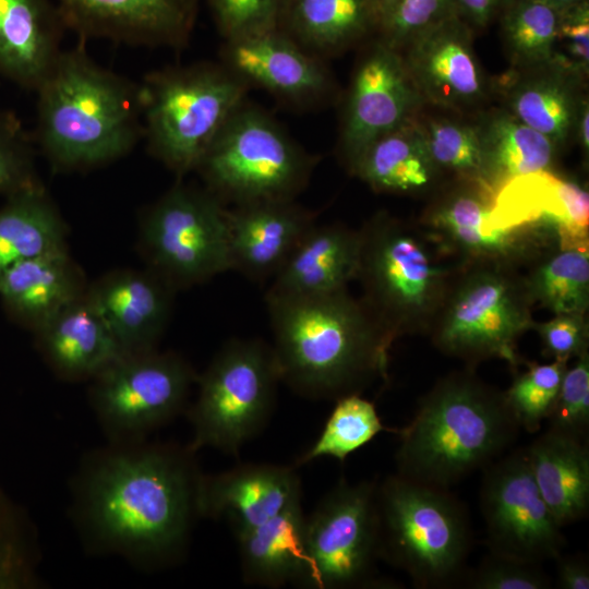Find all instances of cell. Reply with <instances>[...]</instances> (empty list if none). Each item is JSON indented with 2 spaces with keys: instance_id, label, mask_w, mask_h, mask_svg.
Returning <instances> with one entry per match:
<instances>
[{
  "instance_id": "cell-1",
  "label": "cell",
  "mask_w": 589,
  "mask_h": 589,
  "mask_svg": "<svg viewBox=\"0 0 589 589\" xmlns=\"http://www.w3.org/2000/svg\"><path fill=\"white\" fill-rule=\"evenodd\" d=\"M190 447L116 444L94 456L79 484L85 532L101 550L164 564L184 550L199 517L201 477Z\"/></svg>"
},
{
  "instance_id": "cell-2",
  "label": "cell",
  "mask_w": 589,
  "mask_h": 589,
  "mask_svg": "<svg viewBox=\"0 0 589 589\" xmlns=\"http://www.w3.org/2000/svg\"><path fill=\"white\" fill-rule=\"evenodd\" d=\"M265 302L280 382L296 394L336 400L387 377L394 338L347 289Z\"/></svg>"
},
{
  "instance_id": "cell-3",
  "label": "cell",
  "mask_w": 589,
  "mask_h": 589,
  "mask_svg": "<svg viewBox=\"0 0 589 589\" xmlns=\"http://www.w3.org/2000/svg\"><path fill=\"white\" fill-rule=\"evenodd\" d=\"M35 94L32 135L55 169L109 164L143 136L140 85L95 62L85 41L62 49Z\"/></svg>"
},
{
  "instance_id": "cell-4",
  "label": "cell",
  "mask_w": 589,
  "mask_h": 589,
  "mask_svg": "<svg viewBox=\"0 0 589 589\" xmlns=\"http://www.w3.org/2000/svg\"><path fill=\"white\" fill-rule=\"evenodd\" d=\"M519 429L504 393L470 371L452 373L435 383L397 431L396 472L450 488L498 459Z\"/></svg>"
},
{
  "instance_id": "cell-5",
  "label": "cell",
  "mask_w": 589,
  "mask_h": 589,
  "mask_svg": "<svg viewBox=\"0 0 589 589\" xmlns=\"http://www.w3.org/2000/svg\"><path fill=\"white\" fill-rule=\"evenodd\" d=\"M380 556L417 588L461 584L472 544L471 521L449 488L399 473L377 482Z\"/></svg>"
},
{
  "instance_id": "cell-6",
  "label": "cell",
  "mask_w": 589,
  "mask_h": 589,
  "mask_svg": "<svg viewBox=\"0 0 589 589\" xmlns=\"http://www.w3.org/2000/svg\"><path fill=\"white\" fill-rule=\"evenodd\" d=\"M139 85L148 151L178 179L195 171L250 88L209 61L153 71Z\"/></svg>"
},
{
  "instance_id": "cell-7",
  "label": "cell",
  "mask_w": 589,
  "mask_h": 589,
  "mask_svg": "<svg viewBox=\"0 0 589 589\" xmlns=\"http://www.w3.org/2000/svg\"><path fill=\"white\" fill-rule=\"evenodd\" d=\"M316 159L265 110L245 100L229 118L195 171L225 204L296 200Z\"/></svg>"
},
{
  "instance_id": "cell-8",
  "label": "cell",
  "mask_w": 589,
  "mask_h": 589,
  "mask_svg": "<svg viewBox=\"0 0 589 589\" xmlns=\"http://www.w3.org/2000/svg\"><path fill=\"white\" fill-rule=\"evenodd\" d=\"M357 278L362 302L395 339L431 328L448 291V274L417 232L399 220L375 215L360 230Z\"/></svg>"
},
{
  "instance_id": "cell-9",
  "label": "cell",
  "mask_w": 589,
  "mask_h": 589,
  "mask_svg": "<svg viewBox=\"0 0 589 589\" xmlns=\"http://www.w3.org/2000/svg\"><path fill=\"white\" fill-rule=\"evenodd\" d=\"M280 376L272 346L261 339H231L197 376L189 409L192 452L213 447L237 456L273 413Z\"/></svg>"
},
{
  "instance_id": "cell-10",
  "label": "cell",
  "mask_w": 589,
  "mask_h": 589,
  "mask_svg": "<svg viewBox=\"0 0 589 589\" xmlns=\"http://www.w3.org/2000/svg\"><path fill=\"white\" fill-rule=\"evenodd\" d=\"M227 211L206 188L178 181L141 216L139 242L147 268L176 290L230 269Z\"/></svg>"
},
{
  "instance_id": "cell-11",
  "label": "cell",
  "mask_w": 589,
  "mask_h": 589,
  "mask_svg": "<svg viewBox=\"0 0 589 589\" xmlns=\"http://www.w3.org/2000/svg\"><path fill=\"white\" fill-rule=\"evenodd\" d=\"M525 284L494 262L469 271L448 289L432 324L433 341L467 362L498 358L516 366L517 339L533 321Z\"/></svg>"
},
{
  "instance_id": "cell-12",
  "label": "cell",
  "mask_w": 589,
  "mask_h": 589,
  "mask_svg": "<svg viewBox=\"0 0 589 589\" xmlns=\"http://www.w3.org/2000/svg\"><path fill=\"white\" fill-rule=\"evenodd\" d=\"M196 380L172 351L123 353L91 380L89 399L116 444L135 443L183 410Z\"/></svg>"
},
{
  "instance_id": "cell-13",
  "label": "cell",
  "mask_w": 589,
  "mask_h": 589,
  "mask_svg": "<svg viewBox=\"0 0 589 589\" xmlns=\"http://www.w3.org/2000/svg\"><path fill=\"white\" fill-rule=\"evenodd\" d=\"M377 482L341 479L305 517L308 573L318 589L374 587L380 556Z\"/></svg>"
},
{
  "instance_id": "cell-14",
  "label": "cell",
  "mask_w": 589,
  "mask_h": 589,
  "mask_svg": "<svg viewBox=\"0 0 589 589\" xmlns=\"http://www.w3.org/2000/svg\"><path fill=\"white\" fill-rule=\"evenodd\" d=\"M482 471L479 500L490 553L538 564L560 556L566 541L538 489L527 449L501 456Z\"/></svg>"
},
{
  "instance_id": "cell-15",
  "label": "cell",
  "mask_w": 589,
  "mask_h": 589,
  "mask_svg": "<svg viewBox=\"0 0 589 589\" xmlns=\"http://www.w3.org/2000/svg\"><path fill=\"white\" fill-rule=\"evenodd\" d=\"M421 96L398 50L378 40L353 75L339 135V155L352 172L366 148L412 119Z\"/></svg>"
},
{
  "instance_id": "cell-16",
  "label": "cell",
  "mask_w": 589,
  "mask_h": 589,
  "mask_svg": "<svg viewBox=\"0 0 589 589\" xmlns=\"http://www.w3.org/2000/svg\"><path fill=\"white\" fill-rule=\"evenodd\" d=\"M224 41L221 63L249 87L302 109L322 107L335 97L336 84L323 58L281 28Z\"/></svg>"
},
{
  "instance_id": "cell-17",
  "label": "cell",
  "mask_w": 589,
  "mask_h": 589,
  "mask_svg": "<svg viewBox=\"0 0 589 589\" xmlns=\"http://www.w3.org/2000/svg\"><path fill=\"white\" fill-rule=\"evenodd\" d=\"M202 0H56L67 29L81 41L106 39L147 48L181 49L193 33Z\"/></svg>"
},
{
  "instance_id": "cell-18",
  "label": "cell",
  "mask_w": 589,
  "mask_h": 589,
  "mask_svg": "<svg viewBox=\"0 0 589 589\" xmlns=\"http://www.w3.org/2000/svg\"><path fill=\"white\" fill-rule=\"evenodd\" d=\"M489 223L494 230L544 229L560 250L589 249L588 191L549 169L517 176L494 191Z\"/></svg>"
},
{
  "instance_id": "cell-19",
  "label": "cell",
  "mask_w": 589,
  "mask_h": 589,
  "mask_svg": "<svg viewBox=\"0 0 589 589\" xmlns=\"http://www.w3.org/2000/svg\"><path fill=\"white\" fill-rule=\"evenodd\" d=\"M472 31L450 13L405 46L404 60L422 99L462 108L482 98L485 81L472 47Z\"/></svg>"
},
{
  "instance_id": "cell-20",
  "label": "cell",
  "mask_w": 589,
  "mask_h": 589,
  "mask_svg": "<svg viewBox=\"0 0 589 589\" xmlns=\"http://www.w3.org/2000/svg\"><path fill=\"white\" fill-rule=\"evenodd\" d=\"M176 289L146 268L111 271L87 286L122 353L157 349L170 321Z\"/></svg>"
},
{
  "instance_id": "cell-21",
  "label": "cell",
  "mask_w": 589,
  "mask_h": 589,
  "mask_svg": "<svg viewBox=\"0 0 589 589\" xmlns=\"http://www.w3.org/2000/svg\"><path fill=\"white\" fill-rule=\"evenodd\" d=\"M227 217L230 269L254 281L273 279L316 224V215L296 200L233 205Z\"/></svg>"
},
{
  "instance_id": "cell-22",
  "label": "cell",
  "mask_w": 589,
  "mask_h": 589,
  "mask_svg": "<svg viewBox=\"0 0 589 589\" xmlns=\"http://www.w3.org/2000/svg\"><path fill=\"white\" fill-rule=\"evenodd\" d=\"M301 501L296 467L247 464L201 474L196 491L199 516L227 518L235 534L256 527Z\"/></svg>"
},
{
  "instance_id": "cell-23",
  "label": "cell",
  "mask_w": 589,
  "mask_h": 589,
  "mask_svg": "<svg viewBox=\"0 0 589 589\" xmlns=\"http://www.w3.org/2000/svg\"><path fill=\"white\" fill-rule=\"evenodd\" d=\"M67 29L53 0H0V81L35 93Z\"/></svg>"
},
{
  "instance_id": "cell-24",
  "label": "cell",
  "mask_w": 589,
  "mask_h": 589,
  "mask_svg": "<svg viewBox=\"0 0 589 589\" xmlns=\"http://www.w3.org/2000/svg\"><path fill=\"white\" fill-rule=\"evenodd\" d=\"M493 192L478 181L436 205L428 215V226L450 249L489 262L514 260L530 251L540 233L536 227L492 229L489 223Z\"/></svg>"
},
{
  "instance_id": "cell-25",
  "label": "cell",
  "mask_w": 589,
  "mask_h": 589,
  "mask_svg": "<svg viewBox=\"0 0 589 589\" xmlns=\"http://www.w3.org/2000/svg\"><path fill=\"white\" fill-rule=\"evenodd\" d=\"M33 334L48 366L67 381H91L123 354L86 292Z\"/></svg>"
},
{
  "instance_id": "cell-26",
  "label": "cell",
  "mask_w": 589,
  "mask_h": 589,
  "mask_svg": "<svg viewBox=\"0 0 589 589\" xmlns=\"http://www.w3.org/2000/svg\"><path fill=\"white\" fill-rule=\"evenodd\" d=\"M83 271L68 250L21 261L0 276V300L7 314L32 333L87 289Z\"/></svg>"
},
{
  "instance_id": "cell-27",
  "label": "cell",
  "mask_w": 589,
  "mask_h": 589,
  "mask_svg": "<svg viewBox=\"0 0 589 589\" xmlns=\"http://www.w3.org/2000/svg\"><path fill=\"white\" fill-rule=\"evenodd\" d=\"M360 249V231L316 223L274 276L266 293L309 297L347 289L357 278Z\"/></svg>"
},
{
  "instance_id": "cell-28",
  "label": "cell",
  "mask_w": 589,
  "mask_h": 589,
  "mask_svg": "<svg viewBox=\"0 0 589 589\" xmlns=\"http://www.w3.org/2000/svg\"><path fill=\"white\" fill-rule=\"evenodd\" d=\"M538 489L563 528L584 519L589 509V442L546 429L528 447Z\"/></svg>"
},
{
  "instance_id": "cell-29",
  "label": "cell",
  "mask_w": 589,
  "mask_h": 589,
  "mask_svg": "<svg viewBox=\"0 0 589 589\" xmlns=\"http://www.w3.org/2000/svg\"><path fill=\"white\" fill-rule=\"evenodd\" d=\"M301 501L251 529L236 533L245 582L279 587L304 582L308 555Z\"/></svg>"
},
{
  "instance_id": "cell-30",
  "label": "cell",
  "mask_w": 589,
  "mask_h": 589,
  "mask_svg": "<svg viewBox=\"0 0 589 589\" xmlns=\"http://www.w3.org/2000/svg\"><path fill=\"white\" fill-rule=\"evenodd\" d=\"M68 250L67 226L44 185L5 196L0 206V276L12 265Z\"/></svg>"
},
{
  "instance_id": "cell-31",
  "label": "cell",
  "mask_w": 589,
  "mask_h": 589,
  "mask_svg": "<svg viewBox=\"0 0 589 589\" xmlns=\"http://www.w3.org/2000/svg\"><path fill=\"white\" fill-rule=\"evenodd\" d=\"M280 28L323 58L375 31L369 0H289Z\"/></svg>"
},
{
  "instance_id": "cell-32",
  "label": "cell",
  "mask_w": 589,
  "mask_h": 589,
  "mask_svg": "<svg viewBox=\"0 0 589 589\" xmlns=\"http://www.w3.org/2000/svg\"><path fill=\"white\" fill-rule=\"evenodd\" d=\"M526 71L508 81L509 112L554 144L563 142L575 127L580 105L574 93L577 81L550 65Z\"/></svg>"
},
{
  "instance_id": "cell-33",
  "label": "cell",
  "mask_w": 589,
  "mask_h": 589,
  "mask_svg": "<svg viewBox=\"0 0 589 589\" xmlns=\"http://www.w3.org/2000/svg\"><path fill=\"white\" fill-rule=\"evenodd\" d=\"M435 169L411 119L375 140L352 172L374 190L408 192L426 187Z\"/></svg>"
},
{
  "instance_id": "cell-34",
  "label": "cell",
  "mask_w": 589,
  "mask_h": 589,
  "mask_svg": "<svg viewBox=\"0 0 589 589\" xmlns=\"http://www.w3.org/2000/svg\"><path fill=\"white\" fill-rule=\"evenodd\" d=\"M484 148L483 183L492 192L510 178L549 169L554 143L510 112L480 129Z\"/></svg>"
},
{
  "instance_id": "cell-35",
  "label": "cell",
  "mask_w": 589,
  "mask_h": 589,
  "mask_svg": "<svg viewBox=\"0 0 589 589\" xmlns=\"http://www.w3.org/2000/svg\"><path fill=\"white\" fill-rule=\"evenodd\" d=\"M561 9L542 0H509L498 16L513 63L524 70L549 65Z\"/></svg>"
},
{
  "instance_id": "cell-36",
  "label": "cell",
  "mask_w": 589,
  "mask_h": 589,
  "mask_svg": "<svg viewBox=\"0 0 589 589\" xmlns=\"http://www.w3.org/2000/svg\"><path fill=\"white\" fill-rule=\"evenodd\" d=\"M524 284L530 301L554 314H585L589 304V249L560 250Z\"/></svg>"
},
{
  "instance_id": "cell-37",
  "label": "cell",
  "mask_w": 589,
  "mask_h": 589,
  "mask_svg": "<svg viewBox=\"0 0 589 589\" xmlns=\"http://www.w3.org/2000/svg\"><path fill=\"white\" fill-rule=\"evenodd\" d=\"M320 436L314 444L296 461L294 467L303 466L314 459L332 457L344 461L350 454L368 444L378 433L398 430L386 428L377 414L373 402L350 394L335 400Z\"/></svg>"
},
{
  "instance_id": "cell-38",
  "label": "cell",
  "mask_w": 589,
  "mask_h": 589,
  "mask_svg": "<svg viewBox=\"0 0 589 589\" xmlns=\"http://www.w3.org/2000/svg\"><path fill=\"white\" fill-rule=\"evenodd\" d=\"M34 531L22 508L0 489V589L37 585Z\"/></svg>"
},
{
  "instance_id": "cell-39",
  "label": "cell",
  "mask_w": 589,
  "mask_h": 589,
  "mask_svg": "<svg viewBox=\"0 0 589 589\" xmlns=\"http://www.w3.org/2000/svg\"><path fill=\"white\" fill-rule=\"evenodd\" d=\"M417 128L435 168L454 170L483 182L484 148L480 128L449 120H431Z\"/></svg>"
},
{
  "instance_id": "cell-40",
  "label": "cell",
  "mask_w": 589,
  "mask_h": 589,
  "mask_svg": "<svg viewBox=\"0 0 589 589\" xmlns=\"http://www.w3.org/2000/svg\"><path fill=\"white\" fill-rule=\"evenodd\" d=\"M567 362L530 363L504 393L520 429L529 433L540 430L556 400Z\"/></svg>"
},
{
  "instance_id": "cell-41",
  "label": "cell",
  "mask_w": 589,
  "mask_h": 589,
  "mask_svg": "<svg viewBox=\"0 0 589 589\" xmlns=\"http://www.w3.org/2000/svg\"><path fill=\"white\" fill-rule=\"evenodd\" d=\"M34 139L12 111L0 110V194L43 185L35 167Z\"/></svg>"
},
{
  "instance_id": "cell-42",
  "label": "cell",
  "mask_w": 589,
  "mask_h": 589,
  "mask_svg": "<svg viewBox=\"0 0 589 589\" xmlns=\"http://www.w3.org/2000/svg\"><path fill=\"white\" fill-rule=\"evenodd\" d=\"M546 422L550 430L588 440V350L577 357V361L572 368L565 370L556 400Z\"/></svg>"
},
{
  "instance_id": "cell-43",
  "label": "cell",
  "mask_w": 589,
  "mask_h": 589,
  "mask_svg": "<svg viewBox=\"0 0 589 589\" xmlns=\"http://www.w3.org/2000/svg\"><path fill=\"white\" fill-rule=\"evenodd\" d=\"M224 40L280 28L289 0H204Z\"/></svg>"
},
{
  "instance_id": "cell-44",
  "label": "cell",
  "mask_w": 589,
  "mask_h": 589,
  "mask_svg": "<svg viewBox=\"0 0 589 589\" xmlns=\"http://www.w3.org/2000/svg\"><path fill=\"white\" fill-rule=\"evenodd\" d=\"M549 65L576 81L588 74L589 0L561 9Z\"/></svg>"
},
{
  "instance_id": "cell-45",
  "label": "cell",
  "mask_w": 589,
  "mask_h": 589,
  "mask_svg": "<svg viewBox=\"0 0 589 589\" xmlns=\"http://www.w3.org/2000/svg\"><path fill=\"white\" fill-rule=\"evenodd\" d=\"M471 589H549L554 582L541 564L490 553L462 582Z\"/></svg>"
},
{
  "instance_id": "cell-46",
  "label": "cell",
  "mask_w": 589,
  "mask_h": 589,
  "mask_svg": "<svg viewBox=\"0 0 589 589\" xmlns=\"http://www.w3.org/2000/svg\"><path fill=\"white\" fill-rule=\"evenodd\" d=\"M454 13L452 0H399L378 28L380 40L400 50L414 36Z\"/></svg>"
},
{
  "instance_id": "cell-47",
  "label": "cell",
  "mask_w": 589,
  "mask_h": 589,
  "mask_svg": "<svg viewBox=\"0 0 589 589\" xmlns=\"http://www.w3.org/2000/svg\"><path fill=\"white\" fill-rule=\"evenodd\" d=\"M541 338L543 351L553 360L567 362L588 350V326L585 314H555L544 323H533Z\"/></svg>"
},
{
  "instance_id": "cell-48",
  "label": "cell",
  "mask_w": 589,
  "mask_h": 589,
  "mask_svg": "<svg viewBox=\"0 0 589 589\" xmlns=\"http://www.w3.org/2000/svg\"><path fill=\"white\" fill-rule=\"evenodd\" d=\"M509 0H452L454 13L472 29L484 28L497 20Z\"/></svg>"
},
{
  "instance_id": "cell-49",
  "label": "cell",
  "mask_w": 589,
  "mask_h": 589,
  "mask_svg": "<svg viewBox=\"0 0 589 589\" xmlns=\"http://www.w3.org/2000/svg\"><path fill=\"white\" fill-rule=\"evenodd\" d=\"M556 562V587L560 589H588L589 564L584 554L563 553Z\"/></svg>"
},
{
  "instance_id": "cell-50",
  "label": "cell",
  "mask_w": 589,
  "mask_h": 589,
  "mask_svg": "<svg viewBox=\"0 0 589 589\" xmlns=\"http://www.w3.org/2000/svg\"><path fill=\"white\" fill-rule=\"evenodd\" d=\"M577 135L581 146L588 151L589 147V107L587 99L581 100L575 122Z\"/></svg>"
},
{
  "instance_id": "cell-51",
  "label": "cell",
  "mask_w": 589,
  "mask_h": 589,
  "mask_svg": "<svg viewBox=\"0 0 589 589\" xmlns=\"http://www.w3.org/2000/svg\"><path fill=\"white\" fill-rule=\"evenodd\" d=\"M370 9L377 32L381 25L389 16L399 0H369Z\"/></svg>"
},
{
  "instance_id": "cell-52",
  "label": "cell",
  "mask_w": 589,
  "mask_h": 589,
  "mask_svg": "<svg viewBox=\"0 0 589 589\" xmlns=\"http://www.w3.org/2000/svg\"><path fill=\"white\" fill-rule=\"evenodd\" d=\"M542 1H545L546 3L552 4L555 8L563 9V8H566L568 5L580 2L582 0H542Z\"/></svg>"
}]
</instances>
